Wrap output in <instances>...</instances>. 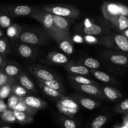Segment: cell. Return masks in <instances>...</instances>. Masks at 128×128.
<instances>
[{
    "label": "cell",
    "instance_id": "6da1fadb",
    "mask_svg": "<svg viewBox=\"0 0 128 128\" xmlns=\"http://www.w3.org/2000/svg\"><path fill=\"white\" fill-rule=\"evenodd\" d=\"M31 16L32 18L38 20L42 25L44 29L48 32V34L58 42H60L62 39L69 38L66 37L62 34L56 28L54 22L52 14L46 12L43 10H40L32 12Z\"/></svg>",
    "mask_w": 128,
    "mask_h": 128
},
{
    "label": "cell",
    "instance_id": "7a4b0ae2",
    "mask_svg": "<svg viewBox=\"0 0 128 128\" xmlns=\"http://www.w3.org/2000/svg\"><path fill=\"white\" fill-rule=\"evenodd\" d=\"M43 11L50 12L56 16L62 18H75L80 16V12L78 10L72 6H45L42 8Z\"/></svg>",
    "mask_w": 128,
    "mask_h": 128
},
{
    "label": "cell",
    "instance_id": "3957f363",
    "mask_svg": "<svg viewBox=\"0 0 128 128\" xmlns=\"http://www.w3.org/2000/svg\"><path fill=\"white\" fill-rule=\"evenodd\" d=\"M21 101L29 108L35 110L44 108L48 106L47 102L34 96H27L24 99H21Z\"/></svg>",
    "mask_w": 128,
    "mask_h": 128
},
{
    "label": "cell",
    "instance_id": "277c9868",
    "mask_svg": "<svg viewBox=\"0 0 128 128\" xmlns=\"http://www.w3.org/2000/svg\"><path fill=\"white\" fill-rule=\"evenodd\" d=\"M77 88L80 91L88 94L92 95V96H98L100 98H104L103 93L98 88L97 85L94 84H77Z\"/></svg>",
    "mask_w": 128,
    "mask_h": 128
},
{
    "label": "cell",
    "instance_id": "5b68a950",
    "mask_svg": "<svg viewBox=\"0 0 128 128\" xmlns=\"http://www.w3.org/2000/svg\"><path fill=\"white\" fill-rule=\"evenodd\" d=\"M103 13L108 20H110L114 16L121 15L120 5L115 4H108V5H104L103 6Z\"/></svg>",
    "mask_w": 128,
    "mask_h": 128
},
{
    "label": "cell",
    "instance_id": "8992f818",
    "mask_svg": "<svg viewBox=\"0 0 128 128\" xmlns=\"http://www.w3.org/2000/svg\"><path fill=\"white\" fill-rule=\"evenodd\" d=\"M30 69L31 70L30 71L37 78L38 80L51 81L55 80V76L47 70L44 69Z\"/></svg>",
    "mask_w": 128,
    "mask_h": 128
},
{
    "label": "cell",
    "instance_id": "52a82bcc",
    "mask_svg": "<svg viewBox=\"0 0 128 128\" xmlns=\"http://www.w3.org/2000/svg\"><path fill=\"white\" fill-rule=\"evenodd\" d=\"M20 41L30 44H37L40 42V38L36 34L31 32H23L18 36Z\"/></svg>",
    "mask_w": 128,
    "mask_h": 128
},
{
    "label": "cell",
    "instance_id": "ba28073f",
    "mask_svg": "<svg viewBox=\"0 0 128 128\" xmlns=\"http://www.w3.org/2000/svg\"><path fill=\"white\" fill-rule=\"evenodd\" d=\"M109 20L117 26L120 31H124L128 28V19L126 16L121 14L111 18Z\"/></svg>",
    "mask_w": 128,
    "mask_h": 128
},
{
    "label": "cell",
    "instance_id": "9c48e42d",
    "mask_svg": "<svg viewBox=\"0 0 128 128\" xmlns=\"http://www.w3.org/2000/svg\"><path fill=\"white\" fill-rule=\"evenodd\" d=\"M103 29L101 26L96 24H90L84 26L82 31L87 36H94L100 35L103 32Z\"/></svg>",
    "mask_w": 128,
    "mask_h": 128
},
{
    "label": "cell",
    "instance_id": "30bf717a",
    "mask_svg": "<svg viewBox=\"0 0 128 128\" xmlns=\"http://www.w3.org/2000/svg\"><path fill=\"white\" fill-rule=\"evenodd\" d=\"M112 41L120 50L128 51V40L124 35L116 34L112 38Z\"/></svg>",
    "mask_w": 128,
    "mask_h": 128
},
{
    "label": "cell",
    "instance_id": "8fae6325",
    "mask_svg": "<svg viewBox=\"0 0 128 128\" xmlns=\"http://www.w3.org/2000/svg\"><path fill=\"white\" fill-rule=\"evenodd\" d=\"M60 48L68 54H72L74 52V47L70 38H66L58 42Z\"/></svg>",
    "mask_w": 128,
    "mask_h": 128
},
{
    "label": "cell",
    "instance_id": "7c38bea8",
    "mask_svg": "<svg viewBox=\"0 0 128 128\" xmlns=\"http://www.w3.org/2000/svg\"><path fill=\"white\" fill-rule=\"evenodd\" d=\"M48 57L50 61L56 64H66L69 61L66 55L60 52H52Z\"/></svg>",
    "mask_w": 128,
    "mask_h": 128
},
{
    "label": "cell",
    "instance_id": "4fadbf2b",
    "mask_svg": "<svg viewBox=\"0 0 128 128\" xmlns=\"http://www.w3.org/2000/svg\"><path fill=\"white\" fill-rule=\"evenodd\" d=\"M68 71L74 74L87 75L90 73V70L84 66H75V65H68L66 66Z\"/></svg>",
    "mask_w": 128,
    "mask_h": 128
},
{
    "label": "cell",
    "instance_id": "5bb4252c",
    "mask_svg": "<svg viewBox=\"0 0 128 128\" xmlns=\"http://www.w3.org/2000/svg\"><path fill=\"white\" fill-rule=\"evenodd\" d=\"M32 9L28 6H25V5H20L15 7L14 8L11 10L12 13L16 16H27L30 15L32 12Z\"/></svg>",
    "mask_w": 128,
    "mask_h": 128
},
{
    "label": "cell",
    "instance_id": "9a60e30c",
    "mask_svg": "<svg viewBox=\"0 0 128 128\" xmlns=\"http://www.w3.org/2000/svg\"><path fill=\"white\" fill-rule=\"evenodd\" d=\"M39 85H40L41 88L42 90V91L44 92V93L46 94L48 96H51V97L54 98H64L63 95L61 92H59V91L53 90V89L50 88L45 86L43 84L41 83L40 82H39Z\"/></svg>",
    "mask_w": 128,
    "mask_h": 128
},
{
    "label": "cell",
    "instance_id": "2e32d148",
    "mask_svg": "<svg viewBox=\"0 0 128 128\" xmlns=\"http://www.w3.org/2000/svg\"><path fill=\"white\" fill-rule=\"evenodd\" d=\"M102 92L106 97L111 101H115L118 100L120 96H121L120 93L116 90L108 86H105L102 88Z\"/></svg>",
    "mask_w": 128,
    "mask_h": 128
},
{
    "label": "cell",
    "instance_id": "e0dca14e",
    "mask_svg": "<svg viewBox=\"0 0 128 128\" xmlns=\"http://www.w3.org/2000/svg\"><path fill=\"white\" fill-rule=\"evenodd\" d=\"M38 82H41V83L43 84L45 86H48V87L50 88L51 89L56 90V91H59L61 93V92H64V87L59 81H56V80H51V81H41V80H38Z\"/></svg>",
    "mask_w": 128,
    "mask_h": 128
},
{
    "label": "cell",
    "instance_id": "ac0fdd59",
    "mask_svg": "<svg viewBox=\"0 0 128 128\" xmlns=\"http://www.w3.org/2000/svg\"><path fill=\"white\" fill-rule=\"evenodd\" d=\"M14 116L15 118L18 121L20 122H29L30 121H32V116L24 112L19 111H15L14 110L13 111Z\"/></svg>",
    "mask_w": 128,
    "mask_h": 128
},
{
    "label": "cell",
    "instance_id": "d6986e66",
    "mask_svg": "<svg viewBox=\"0 0 128 128\" xmlns=\"http://www.w3.org/2000/svg\"><path fill=\"white\" fill-rule=\"evenodd\" d=\"M19 81H20V84L21 86L27 90H30V91H32L34 89V83L31 81L30 79H29L26 75L21 74L19 78Z\"/></svg>",
    "mask_w": 128,
    "mask_h": 128
},
{
    "label": "cell",
    "instance_id": "ffe728a7",
    "mask_svg": "<svg viewBox=\"0 0 128 128\" xmlns=\"http://www.w3.org/2000/svg\"><path fill=\"white\" fill-rule=\"evenodd\" d=\"M14 79L8 76L2 70H0V88L7 85H12Z\"/></svg>",
    "mask_w": 128,
    "mask_h": 128
},
{
    "label": "cell",
    "instance_id": "44dd1931",
    "mask_svg": "<svg viewBox=\"0 0 128 128\" xmlns=\"http://www.w3.org/2000/svg\"><path fill=\"white\" fill-rule=\"evenodd\" d=\"M79 101L81 106L89 110H92L98 106V104L96 101L90 98H80Z\"/></svg>",
    "mask_w": 128,
    "mask_h": 128
},
{
    "label": "cell",
    "instance_id": "7402d4cb",
    "mask_svg": "<svg viewBox=\"0 0 128 128\" xmlns=\"http://www.w3.org/2000/svg\"><path fill=\"white\" fill-rule=\"evenodd\" d=\"M110 61L115 64L125 65L128 63V59L126 56L122 54H113L110 58Z\"/></svg>",
    "mask_w": 128,
    "mask_h": 128
},
{
    "label": "cell",
    "instance_id": "603a6c76",
    "mask_svg": "<svg viewBox=\"0 0 128 128\" xmlns=\"http://www.w3.org/2000/svg\"><path fill=\"white\" fill-rule=\"evenodd\" d=\"M18 50V52L20 54V55L22 57L25 58L31 57L32 54V49L31 48L30 46L26 44H22L19 46Z\"/></svg>",
    "mask_w": 128,
    "mask_h": 128
},
{
    "label": "cell",
    "instance_id": "cb8c5ba5",
    "mask_svg": "<svg viewBox=\"0 0 128 128\" xmlns=\"http://www.w3.org/2000/svg\"><path fill=\"white\" fill-rule=\"evenodd\" d=\"M2 71L10 77H12L16 76L20 72V69L16 66L12 64L5 65L4 67L2 69Z\"/></svg>",
    "mask_w": 128,
    "mask_h": 128
},
{
    "label": "cell",
    "instance_id": "d4e9b609",
    "mask_svg": "<svg viewBox=\"0 0 128 128\" xmlns=\"http://www.w3.org/2000/svg\"><path fill=\"white\" fill-rule=\"evenodd\" d=\"M91 72L92 74L94 75L95 78L99 81H102L104 82H109L111 81V78L105 72H102V71H96V70H91Z\"/></svg>",
    "mask_w": 128,
    "mask_h": 128
},
{
    "label": "cell",
    "instance_id": "484cf974",
    "mask_svg": "<svg viewBox=\"0 0 128 128\" xmlns=\"http://www.w3.org/2000/svg\"><path fill=\"white\" fill-rule=\"evenodd\" d=\"M20 31H21V29H20V26L17 24H12L8 28L6 34L8 37L11 38H15L19 36V35L20 34Z\"/></svg>",
    "mask_w": 128,
    "mask_h": 128
},
{
    "label": "cell",
    "instance_id": "4316f807",
    "mask_svg": "<svg viewBox=\"0 0 128 128\" xmlns=\"http://www.w3.org/2000/svg\"><path fill=\"white\" fill-rule=\"evenodd\" d=\"M71 79L75 82H77L78 84H96L98 85L97 82H94V81H92V80H90V79L82 77L80 76H71Z\"/></svg>",
    "mask_w": 128,
    "mask_h": 128
},
{
    "label": "cell",
    "instance_id": "83f0119b",
    "mask_svg": "<svg viewBox=\"0 0 128 128\" xmlns=\"http://www.w3.org/2000/svg\"><path fill=\"white\" fill-rule=\"evenodd\" d=\"M107 121V118L105 116L100 115L93 120L91 124L92 128H101L104 125Z\"/></svg>",
    "mask_w": 128,
    "mask_h": 128
},
{
    "label": "cell",
    "instance_id": "f1b7e54d",
    "mask_svg": "<svg viewBox=\"0 0 128 128\" xmlns=\"http://www.w3.org/2000/svg\"><path fill=\"white\" fill-rule=\"evenodd\" d=\"M1 118L4 121L7 122H16V120L12 111L11 110H6L4 112L1 114Z\"/></svg>",
    "mask_w": 128,
    "mask_h": 128
},
{
    "label": "cell",
    "instance_id": "f546056e",
    "mask_svg": "<svg viewBox=\"0 0 128 128\" xmlns=\"http://www.w3.org/2000/svg\"><path fill=\"white\" fill-rule=\"evenodd\" d=\"M84 64L85 67L89 68L92 70H94V69H97L100 67V63L98 61L96 60V59L92 58H88L86 59L84 61Z\"/></svg>",
    "mask_w": 128,
    "mask_h": 128
},
{
    "label": "cell",
    "instance_id": "4dcf8cb0",
    "mask_svg": "<svg viewBox=\"0 0 128 128\" xmlns=\"http://www.w3.org/2000/svg\"><path fill=\"white\" fill-rule=\"evenodd\" d=\"M10 52V46L7 40L5 39L0 38V54H5Z\"/></svg>",
    "mask_w": 128,
    "mask_h": 128
},
{
    "label": "cell",
    "instance_id": "1f68e13d",
    "mask_svg": "<svg viewBox=\"0 0 128 128\" xmlns=\"http://www.w3.org/2000/svg\"><path fill=\"white\" fill-rule=\"evenodd\" d=\"M11 92H12L13 95L16 96H19V97L24 96L26 94V91H25L24 89L19 86L11 87Z\"/></svg>",
    "mask_w": 128,
    "mask_h": 128
},
{
    "label": "cell",
    "instance_id": "d6a6232c",
    "mask_svg": "<svg viewBox=\"0 0 128 128\" xmlns=\"http://www.w3.org/2000/svg\"><path fill=\"white\" fill-rule=\"evenodd\" d=\"M11 20L6 15H0V27L8 28L11 26Z\"/></svg>",
    "mask_w": 128,
    "mask_h": 128
},
{
    "label": "cell",
    "instance_id": "836d02e7",
    "mask_svg": "<svg viewBox=\"0 0 128 128\" xmlns=\"http://www.w3.org/2000/svg\"><path fill=\"white\" fill-rule=\"evenodd\" d=\"M12 85H7L0 88V99L2 100L7 98L11 92Z\"/></svg>",
    "mask_w": 128,
    "mask_h": 128
},
{
    "label": "cell",
    "instance_id": "e575fe53",
    "mask_svg": "<svg viewBox=\"0 0 128 128\" xmlns=\"http://www.w3.org/2000/svg\"><path fill=\"white\" fill-rule=\"evenodd\" d=\"M19 102V99L17 96H14L12 94V96H10V98L8 100V106L11 109L13 110L15 106L17 105V104Z\"/></svg>",
    "mask_w": 128,
    "mask_h": 128
},
{
    "label": "cell",
    "instance_id": "d590c367",
    "mask_svg": "<svg viewBox=\"0 0 128 128\" xmlns=\"http://www.w3.org/2000/svg\"><path fill=\"white\" fill-rule=\"evenodd\" d=\"M63 126L64 128H76V122L70 119H66L64 121Z\"/></svg>",
    "mask_w": 128,
    "mask_h": 128
},
{
    "label": "cell",
    "instance_id": "8d00e7d4",
    "mask_svg": "<svg viewBox=\"0 0 128 128\" xmlns=\"http://www.w3.org/2000/svg\"><path fill=\"white\" fill-rule=\"evenodd\" d=\"M120 110L122 111H128V99L125 100L124 101H122L119 106Z\"/></svg>",
    "mask_w": 128,
    "mask_h": 128
},
{
    "label": "cell",
    "instance_id": "74e56055",
    "mask_svg": "<svg viewBox=\"0 0 128 128\" xmlns=\"http://www.w3.org/2000/svg\"><path fill=\"white\" fill-rule=\"evenodd\" d=\"M5 62H6V59L3 54H0V70H2L5 66Z\"/></svg>",
    "mask_w": 128,
    "mask_h": 128
},
{
    "label": "cell",
    "instance_id": "f35d334b",
    "mask_svg": "<svg viewBox=\"0 0 128 128\" xmlns=\"http://www.w3.org/2000/svg\"><path fill=\"white\" fill-rule=\"evenodd\" d=\"M6 110H7V106L5 104L2 100L0 99V112L2 113Z\"/></svg>",
    "mask_w": 128,
    "mask_h": 128
},
{
    "label": "cell",
    "instance_id": "ab89813d",
    "mask_svg": "<svg viewBox=\"0 0 128 128\" xmlns=\"http://www.w3.org/2000/svg\"><path fill=\"white\" fill-rule=\"evenodd\" d=\"M84 39L88 42H90V43H93L96 41V39L92 36H86Z\"/></svg>",
    "mask_w": 128,
    "mask_h": 128
},
{
    "label": "cell",
    "instance_id": "60d3db41",
    "mask_svg": "<svg viewBox=\"0 0 128 128\" xmlns=\"http://www.w3.org/2000/svg\"><path fill=\"white\" fill-rule=\"evenodd\" d=\"M74 40L75 41L78 42H82L83 41L82 40V38L81 37V36H76L74 38Z\"/></svg>",
    "mask_w": 128,
    "mask_h": 128
},
{
    "label": "cell",
    "instance_id": "b9f144b4",
    "mask_svg": "<svg viewBox=\"0 0 128 128\" xmlns=\"http://www.w3.org/2000/svg\"><path fill=\"white\" fill-rule=\"evenodd\" d=\"M124 34L125 37H126V38H127L128 40V29L125 30L124 32Z\"/></svg>",
    "mask_w": 128,
    "mask_h": 128
},
{
    "label": "cell",
    "instance_id": "7bdbcfd3",
    "mask_svg": "<svg viewBox=\"0 0 128 128\" xmlns=\"http://www.w3.org/2000/svg\"><path fill=\"white\" fill-rule=\"evenodd\" d=\"M2 36H3V32H2V30L0 29V38H1Z\"/></svg>",
    "mask_w": 128,
    "mask_h": 128
},
{
    "label": "cell",
    "instance_id": "ee69618b",
    "mask_svg": "<svg viewBox=\"0 0 128 128\" xmlns=\"http://www.w3.org/2000/svg\"><path fill=\"white\" fill-rule=\"evenodd\" d=\"M0 128H11L10 127V126H1V127H0Z\"/></svg>",
    "mask_w": 128,
    "mask_h": 128
},
{
    "label": "cell",
    "instance_id": "f6af8a7d",
    "mask_svg": "<svg viewBox=\"0 0 128 128\" xmlns=\"http://www.w3.org/2000/svg\"><path fill=\"white\" fill-rule=\"evenodd\" d=\"M0 14H1V12H0Z\"/></svg>",
    "mask_w": 128,
    "mask_h": 128
}]
</instances>
